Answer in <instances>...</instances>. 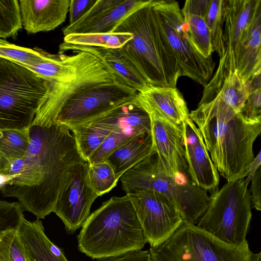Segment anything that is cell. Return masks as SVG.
Returning <instances> with one entry per match:
<instances>
[{
    "label": "cell",
    "mask_w": 261,
    "mask_h": 261,
    "mask_svg": "<svg viewBox=\"0 0 261 261\" xmlns=\"http://www.w3.org/2000/svg\"><path fill=\"white\" fill-rule=\"evenodd\" d=\"M155 153L150 133L133 138L106 159L118 179L128 169Z\"/></svg>",
    "instance_id": "cb8c5ba5"
},
{
    "label": "cell",
    "mask_w": 261,
    "mask_h": 261,
    "mask_svg": "<svg viewBox=\"0 0 261 261\" xmlns=\"http://www.w3.org/2000/svg\"><path fill=\"white\" fill-rule=\"evenodd\" d=\"M210 0L186 1L181 12L182 15H195L204 17Z\"/></svg>",
    "instance_id": "f35d334b"
},
{
    "label": "cell",
    "mask_w": 261,
    "mask_h": 261,
    "mask_svg": "<svg viewBox=\"0 0 261 261\" xmlns=\"http://www.w3.org/2000/svg\"><path fill=\"white\" fill-rule=\"evenodd\" d=\"M150 3L124 19L113 32L132 34L120 49L149 86L176 87L181 71Z\"/></svg>",
    "instance_id": "277c9868"
},
{
    "label": "cell",
    "mask_w": 261,
    "mask_h": 261,
    "mask_svg": "<svg viewBox=\"0 0 261 261\" xmlns=\"http://www.w3.org/2000/svg\"><path fill=\"white\" fill-rule=\"evenodd\" d=\"M23 211L18 202L0 200V237L5 231L19 227L24 217Z\"/></svg>",
    "instance_id": "e575fe53"
},
{
    "label": "cell",
    "mask_w": 261,
    "mask_h": 261,
    "mask_svg": "<svg viewBox=\"0 0 261 261\" xmlns=\"http://www.w3.org/2000/svg\"><path fill=\"white\" fill-rule=\"evenodd\" d=\"M258 1L224 0L223 55L215 73L204 87L215 86L236 71L239 48Z\"/></svg>",
    "instance_id": "9a60e30c"
},
{
    "label": "cell",
    "mask_w": 261,
    "mask_h": 261,
    "mask_svg": "<svg viewBox=\"0 0 261 261\" xmlns=\"http://www.w3.org/2000/svg\"><path fill=\"white\" fill-rule=\"evenodd\" d=\"M10 162L0 153V176H6Z\"/></svg>",
    "instance_id": "7bdbcfd3"
},
{
    "label": "cell",
    "mask_w": 261,
    "mask_h": 261,
    "mask_svg": "<svg viewBox=\"0 0 261 261\" xmlns=\"http://www.w3.org/2000/svg\"><path fill=\"white\" fill-rule=\"evenodd\" d=\"M189 117L220 175L227 181L247 177L255 158L253 144L261 132V119L236 112L218 95L202 97Z\"/></svg>",
    "instance_id": "7a4b0ae2"
},
{
    "label": "cell",
    "mask_w": 261,
    "mask_h": 261,
    "mask_svg": "<svg viewBox=\"0 0 261 261\" xmlns=\"http://www.w3.org/2000/svg\"><path fill=\"white\" fill-rule=\"evenodd\" d=\"M251 209L250 191L244 179L227 181L213 191L197 226L225 243L240 244L246 240Z\"/></svg>",
    "instance_id": "ba28073f"
},
{
    "label": "cell",
    "mask_w": 261,
    "mask_h": 261,
    "mask_svg": "<svg viewBox=\"0 0 261 261\" xmlns=\"http://www.w3.org/2000/svg\"><path fill=\"white\" fill-rule=\"evenodd\" d=\"M77 241L79 250L93 259L141 250L147 243L127 195L103 202L87 218Z\"/></svg>",
    "instance_id": "3957f363"
},
{
    "label": "cell",
    "mask_w": 261,
    "mask_h": 261,
    "mask_svg": "<svg viewBox=\"0 0 261 261\" xmlns=\"http://www.w3.org/2000/svg\"><path fill=\"white\" fill-rule=\"evenodd\" d=\"M136 98L144 109L154 110L177 125L190 118L187 103L176 87L150 86L137 92Z\"/></svg>",
    "instance_id": "44dd1931"
},
{
    "label": "cell",
    "mask_w": 261,
    "mask_h": 261,
    "mask_svg": "<svg viewBox=\"0 0 261 261\" xmlns=\"http://www.w3.org/2000/svg\"><path fill=\"white\" fill-rule=\"evenodd\" d=\"M68 127L72 132L83 158L88 162L109 135L104 130L84 125Z\"/></svg>",
    "instance_id": "83f0119b"
},
{
    "label": "cell",
    "mask_w": 261,
    "mask_h": 261,
    "mask_svg": "<svg viewBox=\"0 0 261 261\" xmlns=\"http://www.w3.org/2000/svg\"><path fill=\"white\" fill-rule=\"evenodd\" d=\"M219 96L237 112H242L248 96L247 83L241 78L237 71L228 74L215 86L204 88L202 97Z\"/></svg>",
    "instance_id": "d4e9b609"
},
{
    "label": "cell",
    "mask_w": 261,
    "mask_h": 261,
    "mask_svg": "<svg viewBox=\"0 0 261 261\" xmlns=\"http://www.w3.org/2000/svg\"><path fill=\"white\" fill-rule=\"evenodd\" d=\"M48 89L33 71L0 58V129L29 128Z\"/></svg>",
    "instance_id": "8992f818"
},
{
    "label": "cell",
    "mask_w": 261,
    "mask_h": 261,
    "mask_svg": "<svg viewBox=\"0 0 261 261\" xmlns=\"http://www.w3.org/2000/svg\"><path fill=\"white\" fill-rule=\"evenodd\" d=\"M96 0H70L69 8V24L76 21L93 5Z\"/></svg>",
    "instance_id": "8d00e7d4"
},
{
    "label": "cell",
    "mask_w": 261,
    "mask_h": 261,
    "mask_svg": "<svg viewBox=\"0 0 261 261\" xmlns=\"http://www.w3.org/2000/svg\"><path fill=\"white\" fill-rule=\"evenodd\" d=\"M70 1H19L22 27L30 34L55 30L65 21Z\"/></svg>",
    "instance_id": "ffe728a7"
},
{
    "label": "cell",
    "mask_w": 261,
    "mask_h": 261,
    "mask_svg": "<svg viewBox=\"0 0 261 261\" xmlns=\"http://www.w3.org/2000/svg\"><path fill=\"white\" fill-rule=\"evenodd\" d=\"M137 94L117 81L91 86L80 91L64 105L56 122L67 127L83 124L133 99Z\"/></svg>",
    "instance_id": "8fae6325"
},
{
    "label": "cell",
    "mask_w": 261,
    "mask_h": 261,
    "mask_svg": "<svg viewBox=\"0 0 261 261\" xmlns=\"http://www.w3.org/2000/svg\"><path fill=\"white\" fill-rule=\"evenodd\" d=\"M236 71L246 82L261 71V0L258 1L255 7L241 43Z\"/></svg>",
    "instance_id": "603a6c76"
},
{
    "label": "cell",
    "mask_w": 261,
    "mask_h": 261,
    "mask_svg": "<svg viewBox=\"0 0 261 261\" xmlns=\"http://www.w3.org/2000/svg\"><path fill=\"white\" fill-rule=\"evenodd\" d=\"M132 38V34L123 32L73 33L64 36L63 42L72 45L119 49Z\"/></svg>",
    "instance_id": "484cf974"
},
{
    "label": "cell",
    "mask_w": 261,
    "mask_h": 261,
    "mask_svg": "<svg viewBox=\"0 0 261 261\" xmlns=\"http://www.w3.org/2000/svg\"><path fill=\"white\" fill-rule=\"evenodd\" d=\"M260 79V75H255L247 82L248 96L242 113L250 119H261Z\"/></svg>",
    "instance_id": "d590c367"
},
{
    "label": "cell",
    "mask_w": 261,
    "mask_h": 261,
    "mask_svg": "<svg viewBox=\"0 0 261 261\" xmlns=\"http://www.w3.org/2000/svg\"><path fill=\"white\" fill-rule=\"evenodd\" d=\"M113 81L118 82L94 56L70 79L60 83H47L48 91L39 105L32 125L50 126L54 124L64 105L80 91L91 86Z\"/></svg>",
    "instance_id": "7c38bea8"
},
{
    "label": "cell",
    "mask_w": 261,
    "mask_h": 261,
    "mask_svg": "<svg viewBox=\"0 0 261 261\" xmlns=\"http://www.w3.org/2000/svg\"><path fill=\"white\" fill-rule=\"evenodd\" d=\"M59 48V54L71 50L73 53L83 51L93 55L100 61L118 82L137 92H141L150 86L120 48L76 45L64 42L60 44Z\"/></svg>",
    "instance_id": "d6986e66"
},
{
    "label": "cell",
    "mask_w": 261,
    "mask_h": 261,
    "mask_svg": "<svg viewBox=\"0 0 261 261\" xmlns=\"http://www.w3.org/2000/svg\"><path fill=\"white\" fill-rule=\"evenodd\" d=\"M30 141L18 175L8 177L0 186L4 197L18 199L23 210L44 219L54 212L69 171L85 161L70 130L56 122L50 126L31 125Z\"/></svg>",
    "instance_id": "6da1fadb"
},
{
    "label": "cell",
    "mask_w": 261,
    "mask_h": 261,
    "mask_svg": "<svg viewBox=\"0 0 261 261\" xmlns=\"http://www.w3.org/2000/svg\"><path fill=\"white\" fill-rule=\"evenodd\" d=\"M22 28L19 1L0 0V38L16 37Z\"/></svg>",
    "instance_id": "d6a6232c"
},
{
    "label": "cell",
    "mask_w": 261,
    "mask_h": 261,
    "mask_svg": "<svg viewBox=\"0 0 261 261\" xmlns=\"http://www.w3.org/2000/svg\"><path fill=\"white\" fill-rule=\"evenodd\" d=\"M250 194L253 206L258 211L261 210V169L259 167L255 172L252 179Z\"/></svg>",
    "instance_id": "ab89813d"
},
{
    "label": "cell",
    "mask_w": 261,
    "mask_h": 261,
    "mask_svg": "<svg viewBox=\"0 0 261 261\" xmlns=\"http://www.w3.org/2000/svg\"><path fill=\"white\" fill-rule=\"evenodd\" d=\"M88 164L89 182L98 196L110 192L117 186L119 179L107 161Z\"/></svg>",
    "instance_id": "4dcf8cb0"
},
{
    "label": "cell",
    "mask_w": 261,
    "mask_h": 261,
    "mask_svg": "<svg viewBox=\"0 0 261 261\" xmlns=\"http://www.w3.org/2000/svg\"><path fill=\"white\" fill-rule=\"evenodd\" d=\"M151 261H251L246 240L225 243L194 224L183 221L165 242L149 250Z\"/></svg>",
    "instance_id": "52a82bcc"
},
{
    "label": "cell",
    "mask_w": 261,
    "mask_h": 261,
    "mask_svg": "<svg viewBox=\"0 0 261 261\" xmlns=\"http://www.w3.org/2000/svg\"><path fill=\"white\" fill-rule=\"evenodd\" d=\"M224 0H210L204 17L211 33L214 51L220 59L224 49Z\"/></svg>",
    "instance_id": "f1b7e54d"
},
{
    "label": "cell",
    "mask_w": 261,
    "mask_h": 261,
    "mask_svg": "<svg viewBox=\"0 0 261 261\" xmlns=\"http://www.w3.org/2000/svg\"><path fill=\"white\" fill-rule=\"evenodd\" d=\"M80 125L95 127L109 134L91 156L89 163L106 160L113 152L133 138L151 132L149 114L138 101L136 96Z\"/></svg>",
    "instance_id": "30bf717a"
},
{
    "label": "cell",
    "mask_w": 261,
    "mask_h": 261,
    "mask_svg": "<svg viewBox=\"0 0 261 261\" xmlns=\"http://www.w3.org/2000/svg\"><path fill=\"white\" fill-rule=\"evenodd\" d=\"M0 261H29L18 228L8 230L0 237Z\"/></svg>",
    "instance_id": "836d02e7"
},
{
    "label": "cell",
    "mask_w": 261,
    "mask_h": 261,
    "mask_svg": "<svg viewBox=\"0 0 261 261\" xmlns=\"http://www.w3.org/2000/svg\"><path fill=\"white\" fill-rule=\"evenodd\" d=\"M251 261H261V252L256 254L253 253Z\"/></svg>",
    "instance_id": "ee69618b"
},
{
    "label": "cell",
    "mask_w": 261,
    "mask_h": 261,
    "mask_svg": "<svg viewBox=\"0 0 261 261\" xmlns=\"http://www.w3.org/2000/svg\"><path fill=\"white\" fill-rule=\"evenodd\" d=\"M43 58L42 49L37 47L32 49L19 46L0 38V58L26 67L39 63Z\"/></svg>",
    "instance_id": "1f68e13d"
},
{
    "label": "cell",
    "mask_w": 261,
    "mask_h": 261,
    "mask_svg": "<svg viewBox=\"0 0 261 261\" xmlns=\"http://www.w3.org/2000/svg\"><path fill=\"white\" fill-rule=\"evenodd\" d=\"M182 16L188 25L190 38L193 46L204 58H212L214 50L211 33L204 18L195 15Z\"/></svg>",
    "instance_id": "f546056e"
},
{
    "label": "cell",
    "mask_w": 261,
    "mask_h": 261,
    "mask_svg": "<svg viewBox=\"0 0 261 261\" xmlns=\"http://www.w3.org/2000/svg\"><path fill=\"white\" fill-rule=\"evenodd\" d=\"M23 166V159H19L10 162L8 168L7 177L18 175L21 172Z\"/></svg>",
    "instance_id": "60d3db41"
},
{
    "label": "cell",
    "mask_w": 261,
    "mask_h": 261,
    "mask_svg": "<svg viewBox=\"0 0 261 261\" xmlns=\"http://www.w3.org/2000/svg\"><path fill=\"white\" fill-rule=\"evenodd\" d=\"M145 110L150 118L153 147L158 163L170 176H189L181 125L154 110Z\"/></svg>",
    "instance_id": "2e32d148"
},
{
    "label": "cell",
    "mask_w": 261,
    "mask_h": 261,
    "mask_svg": "<svg viewBox=\"0 0 261 261\" xmlns=\"http://www.w3.org/2000/svg\"><path fill=\"white\" fill-rule=\"evenodd\" d=\"M181 125L189 176L198 187L206 191H213L219 185V175L202 136L190 118Z\"/></svg>",
    "instance_id": "ac0fdd59"
},
{
    "label": "cell",
    "mask_w": 261,
    "mask_h": 261,
    "mask_svg": "<svg viewBox=\"0 0 261 261\" xmlns=\"http://www.w3.org/2000/svg\"><path fill=\"white\" fill-rule=\"evenodd\" d=\"M261 152L259 151L256 157H255L252 162L250 164L248 170V175L246 179L244 180L245 184L248 185L250 181L252 180V177L257 170L260 167L261 165Z\"/></svg>",
    "instance_id": "b9f144b4"
},
{
    "label": "cell",
    "mask_w": 261,
    "mask_h": 261,
    "mask_svg": "<svg viewBox=\"0 0 261 261\" xmlns=\"http://www.w3.org/2000/svg\"><path fill=\"white\" fill-rule=\"evenodd\" d=\"M150 4L182 76H188L204 87L213 75L215 63L212 57L204 58L193 46L178 2L151 0Z\"/></svg>",
    "instance_id": "9c48e42d"
},
{
    "label": "cell",
    "mask_w": 261,
    "mask_h": 261,
    "mask_svg": "<svg viewBox=\"0 0 261 261\" xmlns=\"http://www.w3.org/2000/svg\"><path fill=\"white\" fill-rule=\"evenodd\" d=\"M150 247L165 242L180 227L183 220L171 202L154 191H140L127 194Z\"/></svg>",
    "instance_id": "4fadbf2b"
},
{
    "label": "cell",
    "mask_w": 261,
    "mask_h": 261,
    "mask_svg": "<svg viewBox=\"0 0 261 261\" xmlns=\"http://www.w3.org/2000/svg\"><path fill=\"white\" fill-rule=\"evenodd\" d=\"M30 141L29 128L0 129V153L9 162L24 157Z\"/></svg>",
    "instance_id": "4316f807"
},
{
    "label": "cell",
    "mask_w": 261,
    "mask_h": 261,
    "mask_svg": "<svg viewBox=\"0 0 261 261\" xmlns=\"http://www.w3.org/2000/svg\"><path fill=\"white\" fill-rule=\"evenodd\" d=\"M96 261H151L148 250H138L114 256L98 259Z\"/></svg>",
    "instance_id": "74e56055"
},
{
    "label": "cell",
    "mask_w": 261,
    "mask_h": 261,
    "mask_svg": "<svg viewBox=\"0 0 261 261\" xmlns=\"http://www.w3.org/2000/svg\"><path fill=\"white\" fill-rule=\"evenodd\" d=\"M151 0H96L76 21L62 29L64 36L73 33H110L124 19Z\"/></svg>",
    "instance_id": "e0dca14e"
},
{
    "label": "cell",
    "mask_w": 261,
    "mask_h": 261,
    "mask_svg": "<svg viewBox=\"0 0 261 261\" xmlns=\"http://www.w3.org/2000/svg\"><path fill=\"white\" fill-rule=\"evenodd\" d=\"M29 261H68L63 250L47 237L42 222L24 217L18 227Z\"/></svg>",
    "instance_id": "7402d4cb"
},
{
    "label": "cell",
    "mask_w": 261,
    "mask_h": 261,
    "mask_svg": "<svg viewBox=\"0 0 261 261\" xmlns=\"http://www.w3.org/2000/svg\"><path fill=\"white\" fill-rule=\"evenodd\" d=\"M88 164L83 161L71 167L56 205L54 213L69 233L82 227L91 214L92 204L98 197L89 182Z\"/></svg>",
    "instance_id": "5bb4252c"
},
{
    "label": "cell",
    "mask_w": 261,
    "mask_h": 261,
    "mask_svg": "<svg viewBox=\"0 0 261 261\" xmlns=\"http://www.w3.org/2000/svg\"><path fill=\"white\" fill-rule=\"evenodd\" d=\"M126 195L140 191H156L174 205L183 221L194 224L206 211L209 196L188 175L172 176L158 163L155 153L133 166L119 178Z\"/></svg>",
    "instance_id": "5b68a950"
}]
</instances>
